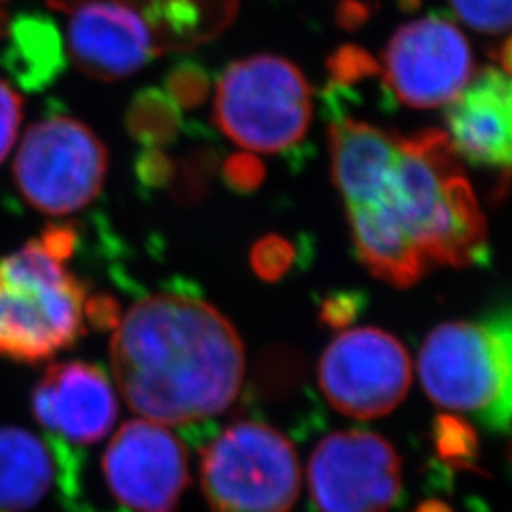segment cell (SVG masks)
Listing matches in <instances>:
<instances>
[{"instance_id": "cell-1", "label": "cell", "mask_w": 512, "mask_h": 512, "mask_svg": "<svg viewBox=\"0 0 512 512\" xmlns=\"http://www.w3.org/2000/svg\"><path fill=\"white\" fill-rule=\"evenodd\" d=\"M330 154L355 247L376 277L406 289L433 266L465 268L486 255V220L446 133L401 135L342 118Z\"/></svg>"}, {"instance_id": "cell-2", "label": "cell", "mask_w": 512, "mask_h": 512, "mask_svg": "<svg viewBox=\"0 0 512 512\" xmlns=\"http://www.w3.org/2000/svg\"><path fill=\"white\" fill-rule=\"evenodd\" d=\"M110 361L129 408L167 425L224 412L245 376L238 330L217 308L184 294L137 302L110 340Z\"/></svg>"}, {"instance_id": "cell-3", "label": "cell", "mask_w": 512, "mask_h": 512, "mask_svg": "<svg viewBox=\"0 0 512 512\" xmlns=\"http://www.w3.org/2000/svg\"><path fill=\"white\" fill-rule=\"evenodd\" d=\"M73 228L52 226L0 258V357L37 365L84 334L86 287L67 268Z\"/></svg>"}, {"instance_id": "cell-4", "label": "cell", "mask_w": 512, "mask_h": 512, "mask_svg": "<svg viewBox=\"0 0 512 512\" xmlns=\"http://www.w3.org/2000/svg\"><path fill=\"white\" fill-rule=\"evenodd\" d=\"M511 368L509 315L444 323L421 346V384L429 399L446 410L475 414L499 431L511 420Z\"/></svg>"}, {"instance_id": "cell-5", "label": "cell", "mask_w": 512, "mask_h": 512, "mask_svg": "<svg viewBox=\"0 0 512 512\" xmlns=\"http://www.w3.org/2000/svg\"><path fill=\"white\" fill-rule=\"evenodd\" d=\"M310 120V86L287 59L255 55L232 63L220 76L215 122L249 152L277 154L294 147Z\"/></svg>"}, {"instance_id": "cell-6", "label": "cell", "mask_w": 512, "mask_h": 512, "mask_svg": "<svg viewBox=\"0 0 512 512\" xmlns=\"http://www.w3.org/2000/svg\"><path fill=\"white\" fill-rule=\"evenodd\" d=\"M202 488L213 512H289L300 492L296 450L270 425L234 423L203 452Z\"/></svg>"}, {"instance_id": "cell-7", "label": "cell", "mask_w": 512, "mask_h": 512, "mask_svg": "<svg viewBox=\"0 0 512 512\" xmlns=\"http://www.w3.org/2000/svg\"><path fill=\"white\" fill-rule=\"evenodd\" d=\"M107 148L92 129L69 116H50L23 135L14 162L19 194L46 215H71L99 196Z\"/></svg>"}, {"instance_id": "cell-8", "label": "cell", "mask_w": 512, "mask_h": 512, "mask_svg": "<svg viewBox=\"0 0 512 512\" xmlns=\"http://www.w3.org/2000/svg\"><path fill=\"white\" fill-rule=\"evenodd\" d=\"M412 363L403 344L380 329L348 330L336 336L319 363V387L338 412L372 420L403 403Z\"/></svg>"}, {"instance_id": "cell-9", "label": "cell", "mask_w": 512, "mask_h": 512, "mask_svg": "<svg viewBox=\"0 0 512 512\" xmlns=\"http://www.w3.org/2000/svg\"><path fill=\"white\" fill-rule=\"evenodd\" d=\"M67 19L74 65L99 80L137 73L171 48L141 0H48Z\"/></svg>"}, {"instance_id": "cell-10", "label": "cell", "mask_w": 512, "mask_h": 512, "mask_svg": "<svg viewBox=\"0 0 512 512\" xmlns=\"http://www.w3.org/2000/svg\"><path fill=\"white\" fill-rule=\"evenodd\" d=\"M471 78L469 40L448 19L429 16L406 23L385 50V86L412 109L450 103Z\"/></svg>"}, {"instance_id": "cell-11", "label": "cell", "mask_w": 512, "mask_h": 512, "mask_svg": "<svg viewBox=\"0 0 512 512\" xmlns=\"http://www.w3.org/2000/svg\"><path fill=\"white\" fill-rule=\"evenodd\" d=\"M310 488L319 512H385L401 494V459L380 435L334 433L311 456Z\"/></svg>"}, {"instance_id": "cell-12", "label": "cell", "mask_w": 512, "mask_h": 512, "mask_svg": "<svg viewBox=\"0 0 512 512\" xmlns=\"http://www.w3.org/2000/svg\"><path fill=\"white\" fill-rule=\"evenodd\" d=\"M110 492L133 512H173L188 486L181 440L150 420L128 421L103 456Z\"/></svg>"}, {"instance_id": "cell-13", "label": "cell", "mask_w": 512, "mask_h": 512, "mask_svg": "<svg viewBox=\"0 0 512 512\" xmlns=\"http://www.w3.org/2000/svg\"><path fill=\"white\" fill-rule=\"evenodd\" d=\"M31 408L46 431L76 444L105 439L118 418L107 374L80 361L48 366L33 389Z\"/></svg>"}, {"instance_id": "cell-14", "label": "cell", "mask_w": 512, "mask_h": 512, "mask_svg": "<svg viewBox=\"0 0 512 512\" xmlns=\"http://www.w3.org/2000/svg\"><path fill=\"white\" fill-rule=\"evenodd\" d=\"M446 105V137L454 152L473 164L507 171L512 141L509 74L488 67Z\"/></svg>"}, {"instance_id": "cell-15", "label": "cell", "mask_w": 512, "mask_h": 512, "mask_svg": "<svg viewBox=\"0 0 512 512\" xmlns=\"http://www.w3.org/2000/svg\"><path fill=\"white\" fill-rule=\"evenodd\" d=\"M54 452L35 433L0 427V512H27L50 492Z\"/></svg>"}, {"instance_id": "cell-16", "label": "cell", "mask_w": 512, "mask_h": 512, "mask_svg": "<svg viewBox=\"0 0 512 512\" xmlns=\"http://www.w3.org/2000/svg\"><path fill=\"white\" fill-rule=\"evenodd\" d=\"M10 48L4 54V67L14 74L25 90H38L61 73L65 59L61 37L54 21L23 14L8 23Z\"/></svg>"}, {"instance_id": "cell-17", "label": "cell", "mask_w": 512, "mask_h": 512, "mask_svg": "<svg viewBox=\"0 0 512 512\" xmlns=\"http://www.w3.org/2000/svg\"><path fill=\"white\" fill-rule=\"evenodd\" d=\"M171 48L194 46L220 33L238 0H141Z\"/></svg>"}, {"instance_id": "cell-18", "label": "cell", "mask_w": 512, "mask_h": 512, "mask_svg": "<svg viewBox=\"0 0 512 512\" xmlns=\"http://www.w3.org/2000/svg\"><path fill=\"white\" fill-rule=\"evenodd\" d=\"M131 133L148 145H160L177 129V109L169 99L154 90L141 95L129 114Z\"/></svg>"}, {"instance_id": "cell-19", "label": "cell", "mask_w": 512, "mask_h": 512, "mask_svg": "<svg viewBox=\"0 0 512 512\" xmlns=\"http://www.w3.org/2000/svg\"><path fill=\"white\" fill-rule=\"evenodd\" d=\"M435 444L440 458L461 469L471 467L476 458L475 431L456 416H439L435 423Z\"/></svg>"}, {"instance_id": "cell-20", "label": "cell", "mask_w": 512, "mask_h": 512, "mask_svg": "<svg viewBox=\"0 0 512 512\" xmlns=\"http://www.w3.org/2000/svg\"><path fill=\"white\" fill-rule=\"evenodd\" d=\"M454 12L471 29L499 35L511 27V0H452Z\"/></svg>"}, {"instance_id": "cell-21", "label": "cell", "mask_w": 512, "mask_h": 512, "mask_svg": "<svg viewBox=\"0 0 512 512\" xmlns=\"http://www.w3.org/2000/svg\"><path fill=\"white\" fill-rule=\"evenodd\" d=\"M294 260L293 245L279 236H268L255 243L251 251V264L258 277L277 281L291 268Z\"/></svg>"}, {"instance_id": "cell-22", "label": "cell", "mask_w": 512, "mask_h": 512, "mask_svg": "<svg viewBox=\"0 0 512 512\" xmlns=\"http://www.w3.org/2000/svg\"><path fill=\"white\" fill-rule=\"evenodd\" d=\"M21 97L0 80V162L8 156L18 137L21 124Z\"/></svg>"}, {"instance_id": "cell-23", "label": "cell", "mask_w": 512, "mask_h": 512, "mask_svg": "<svg viewBox=\"0 0 512 512\" xmlns=\"http://www.w3.org/2000/svg\"><path fill=\"white\" fill-rule=\"evenodd\" d=\"M167 84L179 103H200L207 93V78L196 67H177Z\"/></svg>"}, {"instance_id": "cell-24", "label": "cell", "mask_w": 512, "mask_h": 512, "mask_svg": "<svg viewBox=\"0 0 512 512\" xmlns=\"http://www.w3.org/2000/svg\"><path fill=\"white\" fill-rule=\"evenodd\" d=\"M262 177L264 169L253 156H236L226 164V179L238 190H253Z\"/></svg>"}, {"instance_id": "cell-25", "label": "cell", "mask_w": 512, "mask_h": 512, "mask_svg": "<svg viewBox=\"0 0 512 512\" xmlns=\"http://www.w3.org/2000/svg\"><path fill=\"white\" fill-rule=\"evenodd\" d=\"M355 313H357V302H353L349 296H340L325 302L321 317L332 327H344L355 317Z\"/></svg>"}, {"instance_id": "cell-26", "label": "cell", "mask_w": 512, "mask_h": 512, "mask_svg": "<svg viewBox=\"0 0 512 512\" xmlns=\"http://www.w3.org/2000/svg\"><path fill=\"white\" fill-rule=\"evenodd\" d=\"M414 512H452V509L442 501H425L418 505V509Z\"/></svg>"}, {"instance_id": "cell-27", "label": "cell", "mask_w": 512, "mask_h": 512, "mask_svg": "<svg viewBox=\"0 0 512 512\" xmlns=\"http://www.w3.org/2000/svg\"><path fill=\"white\" fill-rule=\"evenodd\" d=\"M8 2L10 0H0V37L6 35V29H8Z\"/></svg>"}]
</instances>
